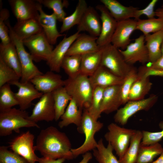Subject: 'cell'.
Segmentation results:
<instances>
[{"instance_id":"obj_1","label":"cell","mask_w":163,"mask_h":163,"mask_svg":"<svg viewBox=\"0 0 163 163\" xmlns=\"http://www.w3.org/2000/svg\"><path fill=\"white\" fill-rule=\"evenodd\" d=\"M35 146L36 150L45 158L67 160L74 158L68 137L65 133L53 126L41 130L37 136Z\"/></svg>"},{"instance_id":"obj_2","label":"cell","mask_w":163,"mask_h":163,"mask_svg":"<svg viewBox=\"0 0 163 163\" xmlns=\"http://www.w3.org/2000/svg\"><path fill=\"white\" fill-rule=\"evenodd\" d=\"M103 126V123L95 119L86 109H84L81 124L77 127V130L79 133L85 135V139L80 146L72 149L71 151L74 158L93 150L96 148L97 142L94 138V136Z\"/></svg>"},{"instance_id":"obj_3","label":"cell","mask_w":163,"mask_h":163,"mask_svg":"<svg viewBox=\"0 0 163 163\" xmlns=\"http://www.w3.org/2000/svg\"><path fill=\"white\" fill-rule=\"evenodd\" d=\"M29 116L26 110L14 108L0 112V136H4L11 134L13 131L19 133L22 127L40 128L37 123L27 118Z\"/></svg>"},{"instance_id":"obj_4","label":"cell","mask_w":163,"mask_h":163,"mask_svg":"<svg viewBox=\"0 0 163 163\" xmlns=\"http://www.w3.org/2000/svg\"><path fill=\"white\" fill-rule=\"evenodd\" d=\"M64 87L80 107L83 109L89 107L94 89L89 77L81 74L74 78H68L65 80Z\"/></svg>"},{"instance_id":"obj_5","label":"cell","mask_w":163,"mask_h":163,"mask_svg":"<svg viewBox=\"0 0 163 163\" xmlns=\"http://www.w3.org/2000/svg\"><path fill=\"white\" fill-rule=\"evenodd\" d=\"M9 30V34L11 41L14 45L18 54L21 68L20 82H30L35 77L43 74L34 64L30 53L25 50L23 41L15 34L9 21H5Z\"/></svg>"},{"instance_id":"obj_6","label":"cell","mask_w":163,"mask_h":163,"mask_svg":"<svg viewBox=\"0 0 163 163\" xmlns=\"http://www.w3.org/2000/svg\"><path fill=\"white\" fill-rule=\"evenodd\" d=\"M104 138L120 159L127 150L131 139L137 130L121 127L113 123L108 126Z\"/></svg>"},{"instance_id":"obj_7","label":"cell","mask_w":163,"mask_h":163,"mask_svg":"<svg viewBox=\"0 0 163 163\" xmlns=\"http://www.w3.org/2000/svg\"><path fill=\"white\" fill-rule=\"evenodd\" d=\"M101 65L123 78L134 68L126 62L119 49L111 43L103 48Z\"/></svg>"},{"instance_id":"obj_8","label":"cell","mask_w":163,"mask_h":163,"mask_svg":"<svg viewBox=\"0 0 163 163\" xmlns=\"http://www.w3.org/2000/svg\"><path fill=\"white\" fill-rule=\"evenodd\" d=\"M158 99L157 95L152 94L146 98L128 101L124 106L117 111L114 116L115 123L122 126L126 125L129 118L137 112L150 109L157 102Z\"/></svg>"},{"instance_id":"obj_9","label":"cell","mask_w":163,"mask_h":163,"mask_svg":"<svg viewBox=\"0 0 163 163\" xmlns=\"http://www.w3.org/2000/svg\"><path fill=\"white\" fill-rule=\"evenodd\" d=\"M22 41L24 46L28 49L34 61L47 62L49 60L53 47L48 41L43 30Z\"/></svg>"},{"instance_id":"obj_10","label":"cell","mask_w":163,"mask_h":163,"mask_svg":"<svg viewBox=\"0 0 163 163\" xmlns=\"http://www.w3.org/2000/svg\"><path fill=\"white\" fill-rule=\"evenodd\" d=\"M34 136L30 131L23 133L9 143L11 151L23 157L30 163L38 162L39 157L35 153Z\"/></svg>"},{"instance_id":"obj_11","label":"cell","mask_w":163,"mask_h":163,"mask_svg":"<svg viewBox=\"0 0 163 163\" xmlns=\"http://www.w3.org/2000/svg\"><path fill=\"white\" fill-rule=\"evenodd\" d=\"M145 36L140 35L130 43L124 50L119 49L126 62L132 65L139 62L143 64L149 62L148 50L145 44Z\"/></svg>"},{"instance_id":"obj_12","label":"cell","mask_w":163,"mask_h":163,"mask_svg":"<svg viewBox=\"0 0 163 163\" xmlns=\"http://www.w3.org/2000/svg\"><path fill=\"white\" fill-rule=\"evenodd\" d=\"M55 111L51 93L43 94L35 104L31 114L27 119L37 123L40 121L47 122L55 120Z\"/></svg>"},{"instance_id":"obj_13","label":"cell","mask_w":163,"mask_h":163,"mask_svg":"<svg viewBox=\"0 0 163 163\" xmlns=\"http://www.w3.org/2000/svg\"><path fill=\"white\" fill-rule=\"evenodd\" d=\"M96 8L100 12L101 23V32L97 43L100 48H102L111 43L118 22L103 5H98Z\"/></svg>"},{"instance_id":"obj_14","label":"cell","mask_w":163,"mask_h":163,"mask_svg":"<svg viewBox=\"0 0 163 163\" xmlns=\"http://www.w3.org/2000/svg\"><path fill=\"white\" fill-rule=\"evenodd\" d=\"M8 83L18 87V91L14 93L20 109L26 110L35 99L40 98L43 93L39 91L30 82H21L19 80L12 81Z\"/></svg>"},{"instance_id":"obj_15","label":"cell","mask_w":163,"mask_h":163,"mask_svg":"<svg viewBox=\"0 0 163 163\" xmlns=\"http://www.w3.org/2000/svg\"><path fill=\"white\" fill-rule=\"evenodd\" d=\"M8 2L17 21L38 19L39 3L36 0H9Z\"/></svg>"},{"instance_id":"obj_16","label":"cell","mask_w":163,"mask_h":163,"mask_svg":"<svg viewBox=\"0 0 163 163\" xmlns=\"http://www.w3.org/2000/svg\"><path fill=\"white\" fill-rule=\"evenodd\" d=\"M137 21L129 19L118 22L111 44L116 48L124 50L130 43V36L136 30Z\"/></svg>"},{"instance_id":"obj_17","label":"cell","mask_w":163,"mask_h":163,"mask_svg":"<svg viewBox=\"0 0 163 163\" xmlns=\"http://www.w3.org/2000/svg\"><path fill=\"white\" fill-rule=\"evenodd\" d=\"M80 34L77 31L69 37H65L53 49L49 60L47 62L50 71L60 72L62 62L67 52Z\"/></svg>"},{"instance_id":"obj_18","label":"cell","mask_w":163,"mask_h":163,"mask_svg":"<svg viewBox=\"0 0 163 163\" xmlns=\"http://www.w3.org/2000/svg\"><path fill=\"white\" fill-rule=\"evenodd\" d=\"M30 82L39 91L43 94L51 93L64 86L65 84V80L61 76L51 71L35 77Z\"/></svg>"},{"instance_id":"obj_19","label":"cell","mask_w":163,"mask_h":163,"mask_svg":"<svg viewBox=\"0 0 163 163\" xmlns=\"http://www.w3.org/2000/svg\"><path fill=\"white\" fill-rule=\"evenodd\" d=\"M101 27L100 16L93 7H88L79 24L78 32L86 31L89 35L98 37L100 35Z\"/></svg>"},{"instance_id":"obj_20","label":"cell","mask_w":163,"mask_h":163,"mask_svg":"<svg viewBox=\"0 0 163 163\" xmlns=\"http://www.w3.org/2000/svg\"><path fill=\"white\" fill-rule=\"evenodd\" d=\"M42 6L39 3L38 9L39 15L38 20L48 41L53 45L56 43L59 37L65 34L60 33L57 29V20L55 14L53 13L51 14H46L43 10Z\"/></svg>"},{"instance_id":"obj_21","label":"cell","mask_w":163,"mask_h":163,"mask_svg":"<svg viewBox=\"0 0 163 163\" xmlns=\"http://www.w3.org/2000/svg\"><path fill=\"white\" fill-rule=\"evenodd\" d=\"M97 37L85 34H80L70 47L66 56L82 55L85 54L97 51L102 48L98 46Z\"/></svg>"},{"instance_id":"obj_22","label":"cell","mask_w":163,"mask_h":163,"mask_svg":"<svg viewBox=\"0 0 163 163\" xmlns=\"http://www.w3.org/2000/svg\"><path fill=\"white\" fill-rule=\"evenodd\" d=\"M89 77L93 88L97 87L105 88L110 86L121 85L124 78L115 75L101 65Z\"/></svg>"},{"instance_id":"obj_23","label":"cell","mask_w":163,"mask_h":163,"mask_svg":"<svg viewBox=\"0 0 163 163\" xmlns=\"http://www.w3.org/2000/svg\"><path fill=\"white\" fill-rule=\"evenodd\" d=\"M120 85L110 86L104 88L101 107V113L109 114L117 111L122 105Z\"/></svg>"},{"instance_id":"obj_24","label":"cell","mask_w":163,"mask_h":163,"mask_svg":"<svg viewBox=\"0 0 163 163\" xmlns=\"http://www.w3.org/2000/svg\"><path fill=\"white\" fill-rule=\"evenodd\" d=\"M100 1L117 22L134 18L136 12L139 9L132 6H125L116 0H100Z\"/></svg>"},{"instance_id":"obj_25","label":"cell","mask_w":163,"mask_h":163,"mask_svg":"<svg viewBox=\"0 0 163 163\" xmlns=\"http://www.w3.org/2000/svg\"><path fill=\"white\" fill-rule=\"evenodd\" d=\"M83 109L73 99L70 101L66 110L60 117L58 126L60 128L73 124L79 126L82 118Z\"/></svg>"},{"instance_id":"obj_26","label":"cell","mask_w":163,"mask_h":163,"mask_svg":"<svg viewBox=\"0 0 163 163\" xmlns=\"http://www.w3.org/2000/svg\"><path fill=\"white\" fill-rule=\"evenodd\" d=\"M12 29L16 35L22 40L39 34L43 30L38 20L34 19L17 21Z\"/></svg>"},{"instance_id":"obj_27","label":"cell","mask_w":163,"mask_h":163,"mask_svg":"<svg viewBox=\"0 0 163 163\" xmlns=\"http://www.w3.org/2000/svg\"><path fill=\"white\" fill-rule=\"evenodd\" d=\"M0 57L9 67L21 76V68L18 54L14 44H0Z\"/></svg>"},{"instance_id":"obj_28","label":"cell","mask_w":163,"mask_h":163,"mask_svg":"<svg viewBox=\"0 0 163 163\" xmlns=\"http://www.w3.org/2000/svg\"><path fill=\"white\" fill-rule=\"evenodd\" d=\"M149 62H155L161 56V47L163 40V30L145 36Z\"/></svg>"},{"instance_id":"obj_29","label":"cell","mask_w":163,"mask_h":163,"mask_svg":"<svg viewBox=\"0 0 163 163\" xmlns=\"http://www.w3.org/2000/svg\"><path fill=\"white\" fill-rule=\"evenodd\" d=\"M138 78L133 85L129 92V101L144 99L150 90L152 85L149 77L138 72Z\"/></svg>"},{"instance_id":"obj_30","label":"cell","mask_w":163,"mask_h":163,"mask_svg":"<svg viewBox=\"0 0 163 163\" xmlns=\"http://www.w3.org/2000/svg\"><path fill=\"white\" fill-rule=\"evenodd\" d=\"M102 49L81 55V74L89 77L97 70L101 65Z\"/></svg>"},{"instance_id":"obj_31","label":"cell","mask_w":163,"mask_h":163,"mask_svg":"<svg viewBox=\"0 0 163 163\" xmlns=\"http://www.w3.org/2000/svg\"><path fill=\"white\" fill-rule=\"evenodd\" d=\"M55 111V121L58 120L65 112L72 99L64 86L59 88L51 92Z\"/></svg>"},{"instance_id":"obj_32","label":"cell","mask_w":163,"mask_h":163,"mask_svg":"<svg viewBox=\"0 0 163 163\" xmlns=\"http://www.w3.org/2000/svg\"><path fill=\"white\" fill-rule=\"evenodd\" d=\"M85 0H79L75 9L70 15L66 17L62 21L60 32L62 34L70 29L80 23L85 11L88 8Z\"/></svg>"},{"instance_id":"obj_33","label":"cell","mask_w":163,"mask_h":163,"mask_svg":"<svg viewBox=\"0 0 163 163\" xmlns=\"http://www.w3.org/2000/svg\"><path fill=\"white\" fill-rule=\"evenodd\" d=\"M163 151V147L159 142L147 145L140 144L136 163H151Z\"/></svg>"},{"instance_id":"obj_34","label":"cell","mask_w":163,"mask_h":163,"mask_svg":"<svg viewBox=\"0 0 163 163\" xmlns=\"http://www.w3.org/2000/svg\"><path fill=\"white\" fill-rule=\"evenodd\" d=\"M92 151L97 163H120L113 154L110 145L108 143L106 147L101 138L97 142L96 148Z\"/></svg>"},{"instance_id":"obj_35","label":"cell","mask_w":163,"mask_h":163,"mask_svg":"<svg viewBox=\"0 0 163 163\" xmlns=\"http://www.w3.org/2000/svg\"><path fill=\"white\" fill-rule=\"evenodd\" d=\"M142 137V131L137 130L131 139L127 150L122 157L119 159L120 163H136Z\"/></svg>"},{"instance_id":"obj_36","label":"cell","mask_w":163,"mask_h":163,"mask_svg":"<svg viewBox=\"0 0 163 163\" xmlns=\"http://www.w3.org/2000/svg\"><path fill=\"white\" fill-rule=\"evenodd\" d=\"M82 56L73 55L66 56L61 65L69 78H74L81 74Z\"/></svg>"},{"instance_id":"obj_37","label":"cell","mask_w":163,"mask_h":163,"mask_svg":"<svg viewBox=\"0 0 163 163\" xmlns=\"http://www.w3.org/2000/svg\"><path fill=\"white\" fill-rule=\"evenodd\" d=\"M141 31L144 36L163 30V19L158 18L137 20L136 30Z\"/></svg>"},{"instance_id":"obj_38","label":"cell","mask_w":163,"mask_h":163,"mask_svg":"<svg viewBox=\"0 0 163 163\" xmlns=\"http://www.w3.org/2000/svg\"><path fill=\"white\" fill-rule=\"evenodd\" d=\"M18 105L14 93L11 90L9 84L7 83L0 88V112Z\"/></svg>"},{"instance_id":"obj_39","label":"cell","mask_w":163,"mask_h":163,"mask_svg":"<svg viewBox=\"0 0 163 163\" xmlns=\"http://www.w3.org/2000/svg\"><path fill=\"white\" fill-rule=\"evenodd\" d=\"M104 88L100 87L94 88L90 105L86 109L89 113L97 120L101 117V107Z\"/></svg>"},{"instance_id":"obj_40","label":"cell","mask_w":163,"mask_h":163,"mask_svg":"<svg viewBox=\"0 0 163 163\" xmlns=\"http://www.w3.org/2000/svg\"><path fill=\"white\" fill-rule=\"evenodd\" d=\"M39 3L53 11L56 15L57 21L62 22L66 17V13L64 10V7H67L68 5V1L61 0H37Z\"/></svg>"},{"instance_id":"obj_41","label":"cell","mask_w":163,"mask_h":163,"mask_svg":"<svg viewBox=\"0 0 163 163\" xmlns=\"http://www.w3.org/2000/svg\"><path fill=\"white\" fill-rule=\"evenodd\" d=\"M138 74L134 67L124 78L120 85V92L122 105L129 101V96L133 85L138 78Z\"/></svg>"},{"instance_id":"obj_42","label":"cell","mask_w":163,"mask_h":163,"mask_svg":"<svg viewBox=\"0 0 163 163\" xmlns=\"http://www.w3.org/2000/svg\"><path fill=\"white\" fill-rule=\"evenodd\" d=\"M20 76L0 57V88L9 82L19 80Z\"/></svg>"},{"instance_id":"obj_43","label":"cell","mask_w":163,"mask_h":163,"mask_svg":"<svg viewBox=\"0 0 163 163\" xmlns=\"http://www.w3.org/2000/svg\"><path fill=\"white\" fill-rule=\"evenodd\" d=\"M9 16V12L7 9L2 8L0 11V38L1 43L3 44H8L11 42L9 28L5 22Z\"/></svg>"},{"instance_id":"obj_44","label":"cell","mask_w":163,"mask_h":163,"mask_svg":"<svg viewBox=\"0 0 163 163\" xmlns=\"http://www.w3.org/2000/svg\"><path fill=\"white\" fill-rule=\"evenodd\" d=\"M0 163H30L25 158L4 146L0 147Z\"/></svg>"},{"instance_id":"obj_45","label":"cell","mask_w":163,"mask_h":163,"mask_svg":"<svg viewBox=\"0 0 163 163\" xmlns=\"http://www.w3.org/2000/svg\"><path fill=\"white\" fill-rule=\"evenodd\" d=\"M161 130L156 132L142 131V137L141 144L147 145L159 142L163 138V121H160L158 124Z\"/></svg>"},{"instance_id":"obj_46","label":"cell","mask_w":163,"mask_h":163,"mask_svg":"<svg viewBox=\"0 0 163 163\" xmlns=\"http://www.w3.org/2000/svg\"><path fill=\"white\" fill-rule=\"evenodd\" d=\"M158 2V0H152L144 8L142 9H138L136 12L135 19L137 21L138 20L140 19V17L143 15L146 16L148 19L155 18L156 14L154 8Z\"/></svg>"},{"instance_id":"obj_47","label":"cell","mask_w":163,"mask_h":163,"mask_svg":"<svg viewBox=\"0 0 163 163\" xmlns=\"http://www.w3.org/2000/svg\"><path fill=\"white\" fill-rule=\"evenodd\" d=\"M138 72L148 77L151 76H163V70L150 69L146 66L140 67Z\"/></svg>"},{"instance_id":"obj_48","label":"cell","mask_w":163,"mask_h":163,"mask_svg":"<svg viewBox=\"0 0 163 163\" xmlns=\"http://www.w3.org/2000/svg\"><path fill=\"white\" fill-rule=\"evenodd\" d=\"M150 65L146 66L149 69L159 70H163V56H161L155 62H150Z\"/></svg>"},{"instance_id":"obj_49","label":"cell","mask_w":163,"mask_h":163,"mask_svg":"<svg viewBox=\"0 0 163 163\" xmlns=\"http://www.w3.org/2000/svg\"><path fill=\"white\" fill-rule=\"evenodd\" d=\"M65 160L63 158L53 159L42 157L39 158L38 162L39 163H63Z\"/></svg>"},{"instance_id":"obj_50","label":"cell","mask_w":163,"mask_h":163,"mask_svg":"<svg viewBox=\"0 0 163 163\" xmlns=\"http://www.w3.org/2000/svg\"><path fill=\"white\" fill-rule=\"evenodd\" d=\"M92 158V154L90 152H87L83 155L82 160L78 163H88Z\"/></svg>"},{"instance_id":"obj_51","label":"cell","mask_w":163,"mask_h":163,"mask_svg":"<svg viewBox=\"0 0 163 163\" xmlns=\"http://www.w3.org/2000/svg\"><path fill=\"white\" fill-rule=\"evenodd\" d=\"M156 16L163 19V8H158L155 11Z\"/></svg>"},{"instance_id":"obj_52","label":"cell","mask_w":163,"mask_h":163,"mask_svg":"<svg viewBox=\"0 0 163 163\" xmlns=\"http://www.w3.org/2000/svg\"><path fill=\"white\" fill-rule=\"evenodd\" d=\"M151 163H163V151L156 160Z\"/></svg>"},{"instance_id":"obj_53","label":"cell","mask_w":163,"mask_h":163,"mask_svg":"<svg viewBox=\"0 0 163 163\" xmlns=\"http://www.w3.org/2000/svg\"><path fill=\"white\" fill-rule=\"evenodd\" d=\"M161 50L162 56H163V40L161 46Z\"/></svg>"},{"instance_id":"obj_54","label":"cell","mask_w":163,"mask_h":163,"mask_svg":"<svg viewBox=\"0 0 163 163\" xmlns=\"http://www.w3.org/2000/svg\"><path fill=\"white\" fill-rule=\"evenodd\" d=\"M161 7L163 8V4L162 5V6H161Z\"/></svg>"}]
</instances>
